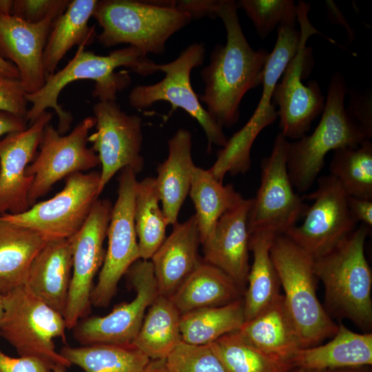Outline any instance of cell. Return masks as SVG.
<instances>
[{
  "label": "cell",
  "mask_w": 372,
  "mask_h": 372,
  "mask_svg": "<svg viewBox=\"0 0 372 372\" xmlns=\"http://www.w3.org/2000/svg\"><path fill=\"white\" fill-rule=\"evenodd\" d=\"M113 205L108 199H97L80 229L68 238L72 258V272L64 314L67 329H73L88 313L94 279L102 267Z\"/></svg>",
  "instance_id": "obj_15"
},
{
  "label": "cell",
  "mask_w": 372,
  "mask_h": 372,
  "mask_svg": "<svg viewBox=\"0 0 372 372\" xmlns=\"http://www.w3.org/2000/svg\"><path fill=\"white\" fill-rule=\"evenodd\" d=\"M309 4L302 1L298 3L297 21L301 32L300 45L272 94L273 105L278 106L277 115L280 118V132L287 139L293 141L306 135L325 105V97L318 82L313 80L304 85L302 81L309 54L307 41L311 35L320 34L309 19Z\"/></svg>",
  "instance_id": "obj_9"
},
{
  "label": "cell",
  "mask_w": 372,
  "mask_h": 372,
  "mask_svg": "<svg viewBox=\"0 0 372 372\" xmlns=\"http://www.w3.org/2000/svg\"><path fill=\"white\" fill-rule=\"evenodd\" d=\"M14 1L0 0V12L4 14H12Z\"/></svg>",
  "instance_id": "obj_49"
},
{
  "label": "cell",
  "mask_w": 372,
  "mask_h": 372,
  "mask_svg": "<svg viewBox=\"0 0 372 372\" xmlns=\"http://www.w3.org/2000/svg\"><path fill=\"white\" fill-rule=\"evenodd\" d=\"M172 226L169 236L150 258L158 293L169 298L202 261L195 215Z\"/></svg>",
  "instance_id": "obj_21"
},
{
  "label": "cell",
  "mask_w": 372,
  "mask_h": 372,
  "mask_svg": "<svg viewBox=\"0 0 372 372\" xmlns=\"http://www.w3.org/2000/svg\"><path fill=\"white\" fill-rule=\"evenodd\" d=\"M239 331L264 353L291 364L293 356L302 349L298 332L280 293L256 316L245 321Z\"/></svg>",
  "instance_id": "obj_24"
},
{
  "label": "cell",
  "mask_w": 372,
  "mask_h": 372,
  "mask_svg": "<svg viewBox=\"0 0 372 372\" xmlns=\"http://www.w3.org/2000/svg\"><path fill=\"white\" fill-rule=\"evenodd\" d=\"M297 14L286 18L278 27L276 44L269 52L262 77V92L258 105L249 118L262 128L271 125L278 117L272 94L287 66L296 54L301 39L296 28Z\"/></svg>",
  "instance_id": "obj_30"
},
{
  "label": "cell",
  "mask_w": 372,
  "mask_h": 372,
  "mask_svg": "<svg viewBox=\"0 0 372 372\" xmlns=\"http://www.w3.org/2000/svg\"><path fill=\"white\" fill-rule=\"evenodd\" d=\"M189 194L196 209L200 245L211 237L220 218L244 200L232 184L224 185L208 169L197 166L193 171Z\"/></svg>",
  "instance_id": "obj_29"
},
{
  "label": "cell",
  "mask_w": 372,
  "mask_h": 372,
  "mask_svg": "<svg viewBox=\"0 0 372 372\" xmlns=\"http://www.w3.org/2000/svg\"><path fill=\"white\" fill-rule=\"evenodd\" d=\"M92 17L102 28L96 38L104 47L127 43L145 55L163 54L167 40L192 21L173 1H98Z\"/></svg>",
  "instance_id": "obj_4"
},
{
  "label": "cell",
  "mask_w": 372,
  "mask_h": 372,
  "mask_svg": "<svg viewBox=\"0 0 372 372\" xmlns=\"http://www.w3.org/2000/svg\"><path fill=\"white\" fill-rule=\"evenodd\" d=\"M52 116V112L45 111L30 127L0 139V215L21 214L30 207L28 194L34 177L25 170Z\"/></svg>",
  "instance_id": "obj_18"
},
{
  "label": "cell",
  "mask_w": 372,
  "mask_h": 372,
  "mask_svg": "<svg viewBox=\"0 0 372 372\" xmlns=\"http://www.w3.org/2000/svg\"><path fill=\"white\" fill-rule=\"evenodd\" d=\"M220 0H179L173 1L174 8L187 13L192 20L203 17L212 19L218 17L217 12Z\"/></svg>",
  "instance_id": "obj_44"
},
{
  "label": "cell",
  "mask_w": 372,
  "mask_h": 372,
  "mask_svg": "<svg viewBox=\"0 0 372 372\" xmlns=\"http://www.w3.org/2000/svg\"><path fill=\"white\" fill-rule=\"evenodd\" d=\"M349 103L346 111L349 116L364 131L368 137H372V97L370 94H362L347 91Z\"/></svg>",
  "instance_id": "obj_42"
},
{
  "label": "cell",
  "mask_w": 372,
  "mask_h": 372,
  "mask_svg": "<svg viewBox=\"0 0 372 372\" xmlns=\"http://www.w3.org/2000/svg\"><path fill=\"white\" fill-rule=\"evenodd\" d=\"M69 3L68 0H14L12 14L28 23H38L49 17H58Z\"/></svg>",
  "instance_id": "obj_40"
},
{
  "label": "cell",
  "mask_w": 372,
  "mask_h": 372,
  "mask_svg": "<svg viewBox=\"0 0 372 372\" xmlns=\"http://www.w3.org/2000/svg\"><path fill=\"white\" fill-rule=\"evenodd\" d=\"M371 364L372 334L353 332L342 323L329 342L302 348L291 360L293 367L313 370L358 368Z\"/></svg>",
  "instance_id": "obj_25"
},
{
  "label": "cell",
  "mask_w": 372,
  "mask_h": 372,
  "mask_svg": "<svg viewBox=\"0 0 372 372\" xmlns=\"http://www.w3.org/2000/svg\"><path fill=\"white\" fill-rule=\"evenodd\" d=\"M276 236L268 232L249 234V248L253 253L254 260L243 298L245 321L256 316L280 294V281L270 254Z\"/></svg>",
  "instance_id": "obj_32"
},
{
  "label": "cell",
  "mask_w": 372,
  "mask_h": 372,
  "mask_svg": "<svg viewBox=\"0 0 372 372\" xmlns=\"http://www.w3.org/2000/svg\"><path fill=\"white\" fill-rule=\"evenodd\" d=\"M99 180L98 172L74 173L52 198L21 214L0 215V219L30 229L45 241L68 239L80 229L98 199Z\"/></svg>",
  "instance_id": "obj_11"
},
{
  "label": "cell",
  "mask_w": 372,
  "mask_h": 372,
  "mask_svg": "<svg viewBox=\"0 0 372 372\" xmlns=\"http://www.w3.org/2000/svg\"><path fill=\"white\" fill-rule=\"evenodd\" d=\"M118 182L117 198L107 231V249L91 295V303L98 307L110 304L122 276L141 259L134 217L136 174L125 167L121 170Z\"/></svg>",
  "instance_id": "obj_12"
},
{
  "label": "cell",
  "mask_w": 372,
  "mask_h": 372,
  "mask_svg": "<svg viewBox=\"0 0 372 372\" xmlns=\"http://www.w3.org/2000/svg\"><path fill=\"white\" fill-rule=\"evenodd\" d=\"M238 9L235 1H220L217 15L226 30V44L214 47L209 65L200 72L205 89L199 100L223 128L231 127L238 121L240 102L249 90L262 84L269 54L264 48L255 50L249 45Z\"/></svg>",
  "instance_id": "obj_1"
},
{
  "label": "cell",
  "mask_w": 372,
  "mask_h": 372,
  "mask_svg": "<svg viewBox=\"0 0 372 372\" xmlns=\"http://www.w3.org/2000/svg\"><path fill=\"white\" fill-rule=\"evenodd\" d=\"M27 121L10 112L0 111V138L3 135L27 129Z\"/></svg>",
  "instance_id": "obj_46"
},
{
  "label": "cell",
  "mask_w": 372,
  "mask_h": 372,
  "mask_svg": "<svg viewBox=\"0 0 372 372\" xmlns=\"http://www.w3.org/2000/svg\"><path fill=\"white\" fill-rule=\"evenodd\" d=\"M59 353L85 372H141L150 359L132 345L94 344L65 346Z\"/></svg>",
  "instance_id": "obj_34"
},
{
  "label": "cell",
  "mask_w": 372,
  "mask_h": 372,
  "mask_svg": "<svg viewBox=\"0 0 372 372\" xmlns=\"http://www.w3.org/2000/svg\"><path fill=\"white\" fill-rule=\"evenodd\" d=\"M208 345L226 372H286L293 368L254 347L239 330L225 334Z\"/></svg>",
  "instance_id": "obj_36"
},
{
  "label": "cell",
  "mask_w": 372,
  "mask_h": 372,
  "mask_svg": "<svg viewBox=\"0 0 372 372\" xmlns=\"http://www.w3.org/2000/svg\"><path fill=\"white\" fill-rule=\"evenodd\" d=\"M53 366L37 358H13L0 349V372H51Z\"/></svg>",
  "instance_id": "obj_43"
},
{
  "label": "cell",
  "mask_w": 372,
  "mask_h": 372,
  "mask_svg": "<svg viewBox=\"0 0 372 372\" xmlns=\"http://www.w3.org/2000/svg\"><path fill=\"white\" fill-rule=\"evenodd\" d=\"M56 18L49 17L32 23L0 12V56L16 66L28 94L38 92L45 84L43 54Z\"/></svg>",
  "instance_id": "obj_19"
},
{
  "label": "cell",
  "mask_w": 372,
  "mask_h": 372,
  "mask_svg": "<svg viewBox=\"0 0 372 372\" xmlns=\"http://www.w3.org/2000/svg\"><path fill=\"white\" fill-rule=\"evenodd\" d=\"M45 240L37 232L0 219V292L25 284L32 262Z\"/></svg>",
  "instance_id": "obj_28"
},
{
  "label": "cell",
  "mask_w": 372,
  "mask_h": 372,
  "mask_svg": "<svg viewBox=\"0 0 372 372\" xmlns=\"http://www.w3.org/2000/svg\"><path fill=\"white\" fill-rule=\"evenodd\" d=\"M94 126V116L83 118L67 135L60 134L50 123L45 126L39 152L25 170L26 175L34 177L28 194L30 207L57 181L100 164L96 153L87 147L89 132Z\"/></svg>",
  "instance_id": "obj_14"
},
{
  "label": "cell",
  "mask_w": 372,
  "mask_h": 372,
  "mask_svg": "<svg viewBox=\"0 0 372 372\" xmlns=\"http://www.w3.org/2000/svg\"><path fill=\"white\" fill-rule=\"evenodd\" d=\"M169 372H226L209 345L180 342L168 355Z\"/></svg>",
  "instance_id": "obj_39"
},
{
  "label": "cell",
  "mask_w": 372,
  "mask_h": 372,
  "mask_svg": "<svg viewBox=\"0 0 372 372\" xmlns=\"http://www.w3.org/2000/svg\"><path fill=\"white\" fill-rule=\"evenodd\" d=\"M348 195L332 175L318 179L315 192L302 198L313 200L308 207L300 225H296L285 235L313 258L331 251L358 227L349 209Z\"/></svg>",
  "instance_id": "obj_13"
},
{
  "label": "cell",
  "mask_w": 372,
  "mask_h": 372,
  "mask_svg": "<svg viewBox=\"0 0 372 372\" xmlns=\"http://www.w3.org/2000/svg\"><path fill=\"white\" fill-rule=\"evenodd\" d=\"M348 206L351 214L358 223L372 227V200L348 196Z\"/></svg>",
  "instance_id": "obj_45"
},
{
  "label": "cell",
  "mask_w": 372,
  "mask_h": 372,
  "mask_svg": "<svg viewBox=\"0 0 372 372\" xmlns=\"http://www.w3.org/2000/svg\"><path fill=\"white\" fill-rule=\"evenodd\" d=\"M180 313L169 297L158 294L132 343L151 360H164L182 342Z\"/></svg>",
  "instance_id": "obj_31"
},
{
  "label": "cell",
  "mask_w": 372,
  "mask_h": 372,
  "mask_svg": "<svg viewBox=\"0 0 372 372\" xmlns=\"http://www.w3.org/2000/svg\"><path fill=\"white\" fill-rule=\"evenodd\" d=\"M155 178L138 181L134 217L140 258L149 260L165 239L169 223L159 206Z\"/></svg>",
  "instance_id": "obj_35"
},
{
  "label": "cell",
  "mask_w": 372,
  "mask_h": 372,
  "mask_svg": "<svg viewBox=\"0 0 372 372\" xmlns=\"http://www.w3.org/2000/svg\"><path fill=\"white\" fill-rule=\"evenodd\" d=\"M355 369V368L330 369L327 370V372H363Z\"/></svg>",
  "instance_id": "obj_51"
},
{
  "label": "cell",
  "mask_w": 372,
  "mask_h": 372,
  "mask_svg": "<svg viewBox=\"0 0 372 372\" xmlns=\"http://www.w3.org/2000/svg\"><path fill=\"white\" fill-rule=\"evenodd\" d=\"M334 176L349 196L372 200V143L334 151L329 165Z\"/></svg>",
  "instance_id": "obj_37"
},
{
  "label": "cell",
  "mask_w": 372,
  "mask_h": 372,
  "mask_svg": "<svg viewBox=\"0 0 372 372\" xmlns=\"http://www.w3.org/2000/svg\"><path fill=\"white\" fill-rule=\"evenodd\" d=\"M347 91L343 76L338 72L333 74L318 125L311 134L289 143L288 174L293 187L300 192L311 187L329 152L356 147L370 140L346 111L344 99Z\"/></svg>",
  "instance_id": "obj_5"
},
{
  "label": "cell",
  "mask_w": 372,
  "mask_h": 372,
  "mask_svg": "<svg viewBox=\"0 0 372 372\" xmlns=\"http://www.w3.org/2000/svg\"><path fill=\"white\" fill-rule=\"evenodd\" d=\"M327 370H313L300 367H293L286 372H327Z\"/></svg>",
  "instance_id": "obj_50"
},
{
  "label": "cell",
  "mask_w": 372,
  "mask_h": 372,
  "mask_svg": "<svg viewBox=\"0 0 372 372\" xmlns=\"http://www.w3.org/2000/svg\"><path fill=\"white\" fill-rule=\"evenodd\" d=\"M370 229L361 223L331 251L313 258L329 309L362 328L372 324V273L364 254Z\"/></svg>",
  "instance_id": "obj_3"
},
{
  "label": "cell",
  "mask_w": 372,
  "mask_h": 372,
  "mask_svg": "<svg viewBox=\"0 0 372 372\" xmlns=\"http://www.w3.org/2000/svg\"><path fill=\"white\" fill-rule=\"evenodd\" d=\"M141 372H169L165 359L150 360L148 364Z\"/></svg>",
  "instance_id": "obj_48"
},
{
  "label": "cell",
  "mask_w": 372,
  "mask_h": 372,
  "mask_svg": "<svg viewBox=\"0 0 372 372\" xmlns=\"http://www.w3.org/2000/svg\"><path fill=\"white\" fill-rule=\"evenodd\" d=\"M205 56V48L203 43L189 45L174 61L155 64L156 71L165 74L161 81L134 87L128 99L130 105L138 110L149 108L158 101L169 103L173 109H183L201 126L210 151L212 145L223 147L227 138L223 127L201 105L191 84V72L194 68L203 64Z\"/></svg>",
  "instance_id": "obj_8"
},
{
  "label": "cell",
  "mask_w": 372,
  "mask_h": 372,
  "mask_svg": "<svg viewBox=\"0 0 372 372\" xmlns=\"http://www.w3.org/2000/svg\"><path fill=\"white\" fill-rule=\"evenodd\" d=\"M270 254L302 348L319 345L333 336L338 325L318 299L313 258L285 234L275 238Z\"/></svg>",
  "instance_id": "obj_6"
},
{
  "label": "cell",
  "mask_w": 372,
  "mask_h": 372,
  "mask_svg": "<svg viewBox=\"0 0 372 372\" xmlns=\"http://www.w3.org/2000/svg\"><path fill=\"white\" fill-rule=\"evenodd\" d=\"M25 92L20 79L0 74V111L12 113L25 119L28 111Z\"/></svg>",
  "instance_id": "obj_41"
},
{
  "label": "cell",
  "mask_w": 372,
  "mask_h": 372,
  "mask_svg": "<svg viewBox=\"0 0 372 372\" xmlns=\"http://www.w3.org/2000/svg\"><path fill=\"white\" fill-rule=\"evenodd\" d=\"M92 110L96 131L89 135L88 141L101 165L100 195L118 171L130 167L137 174L143 169L142 119L123 112L116 101H99Z\"/></svg>",
  "instance_id": "obj_16"
},
{
  "label": "cell",
  "mask_w": 372,
  "mask_h": 372,
  "mask_svg": "<svg viewBox=\"0 0 372 372\" xmlns=\"http://www.w3.org/2000/svg\"><path fill=\"white\" fill-rule=\"evenodd\" d=\"M0 74L19 79V73L16 66L0 56Z\"/></svg>",
  "instance_id": "obj_47"
},
{
  "label": "cell",
  "mask_w": 372,
  "mask_h": 372,
  "mask_svg": "<svg viewBox=\"0 0 372 372\" xmlns=\"http://www.w3.org/2000/svg\"><path fill=\"white\" fill-rule=\"evenodd\" d=\"M289 141L280 132L261 161L260 185L249 212V234H285L297 225L308 206L293 189L287 170Z\"/></svg>",
  "instance_id": "obj_10"
},
{
  "label": "cell",
  "mask_w": 372,
  "mask_h": 372,
  "mask_svg": "<svg viewBox=\"0 0 372 372\" xmlns=\"http://www.w3.org/2000/svg\"><path fill=\"white\" fill-rule=\"evenodd\" d=\"M240 287L218 268L203 260L169 298L180 313L217 307L240 298Z\"/></svg>",
  "instance_id": "obj_27"
},
{
  "label": "cell",
  "mask_w": 372,
  "mask_h": 372,
  "mask_svg": "<svg viewBox=\"0 0 372 372\" xmlns=\"http://www.w3.org/2000/svg\"><path fill=\"white\" fill-rule=\"evenodd\" d=\"M3 299L0 335L19 356L37 358L53 366H71L55 349L56 338L66 340L62 314L36 297L25 285L3 294Z\"/></svg>",
  "instance_id": "obj_7"
},
{
  "label": "cell",
  "mask_w": 372,
  "mask_h": 372,
  "mask_svg": "<svg viewBox=\"0 0 372 372\" xmlns=\"http://www.w3.org/2000/svg\"><path fill=\"white\" fill-rule=\"evenodd\" d=\"M192 136L186 129H178L167 141L168 155L157 168L156 185L162 210L169 225L178 222L181 207L189 192L196 165L192 154Z\"/></svg>",
  "instance_id": "obj_23"
},
{
  "label": "cell",
  "mask_w": 372,
  "mask_h": 372,
  "mask_svg": "<svg viewBox=\"0 0 372 372\" xmlns=\"http://www.w3.org/2000/svg\"><path fill=\"white\" fill-rule=\"evenodd\" d=\"M65 366L63 365L56 364L53 366L51 372H66Z\"/></svg>",
  "instance_id": "obj_53"
},
{
  "label": "cell",
  "mask_w": 372,
  "mask_h": 372,
  "mask_svg": "<svg viewBox=\"0 0 372 372\" xmlns=\"http://www.w3.org/2000/svg\"><path fill=\"white\" fill-rule=\"evenodd\" d=\"M245 322L244 299L205 307L180 315L182 342L207 345L228 333L239 330Z\"/></svg>",
  "instance_id": "obj_33"
},
{
  "label": "cell",
  "mask_w": 372,
  "mask_h": 372,
  "mask_svg": "<svg viewBox=\"0 0 372 372\" xmlns=\"http://www.w3.org/2000/svg\"><path fill=\"white\" fill-rule=\"evenodd\" d=\"M252 198L245 199L218 220L211 237L202 244L203 260L223 271L240 288L250 269L247 227Z\"/></svg>",
  "instance_id": "obj_20"
},
{
  "label": "cell",
  "mask_w": 372,
  "mask_h": 372,
  "mask_svg": "<svg viewBox=\"0 0 372 372\" xmlns=\"http://www.w3.org/2000/svg\"><path fill=\"white\" fill-rule=\"evenodd\" d=\"M97 0H73L52 23L43 54L45 76L54 73L67 52L74 45L85 47L96 37L94 26H89Z\"/></svg>",
  "instance_id": "obj_26"
},
{
  "label": "cell",
  "mask_w": 372,
  "mask_h": 372,
  "mask_svg": "<svg viewBox=\"0 0 372 372\" xmlns=\"http://www.w3.org/2000/svg\"><path fill=\"white\" fill-rule=\"evenodd\" d=\"M72 272L68 239L45 241L30 266L25 286L64 316Z\"/></svg>",
  "instance_id": "obj_22"
},
{
  "label": "cell",
  "mask_w": 372,
  "mask_h": 372,
  "mask_svg": "<svg viewBox=\"0 0 372 372\" xmlns=\"http://www.w3.org/2000/svg\"><path fill=\"white\" fill-rule=\"evenodd\" d=\"M126 273L136 291L134 298L118 305L106 316L79 321L73 335L82 345H131L135 339L147 308L158 293L150 260H138Z\"/></svg>",
  "instance_id": "obj_17"
},
{
  "label": "cell",
  "mask_w": 372,
  "mask_h": 372,
  "mask_svg": "<svg viewBox=\"0 0 372 372\" xmlns=\"http://www.w3.org/2000/svg\"><path fill=\"white\" fill-rule=\"evenodd\" d=\"M236 3L261 39L278 28L286 18L297 14V5L292 0H240Z\"/></svg>",
  "instance_id": "obj_38"
},
{
  "label": "cell",
  "mask_w": 372,
  "mask_h": 372,
  "mask_svg": "<svg viewBox=\"0 0 372 372\" xmlns=\"http://www.w3.org/2000/svg\"><path fill=\"white\" fill-rule=\"evenodd\" d=\"M3 311H4V305H3V294L0 292V328H1L2 318L3 316Z\"/></svg>",
  "instance_id": "obj_52"
},
{
  "label": "cell",
  "mask_w": 372,
  "mask_h": 372,
  "mask_svg": "<svg viewBox=\"0 0 372 372\" xmlns=\"http://www.w3.org/2000/svg\"><path fill=\"white\" fill-rule=\"evenodd\" d=\"M155 64L141 51L130 45L106 56L96 54L80 45L64 68L46 76L44 85L38 92L27 94V100L32 107L25 120L32 124L47 108H52L59 118L56 130L64 135L70 130L73 117L58 103V98L67 85L79 80H92L95 83L94 97L99 101H116L117 93L131 83L127 72H116V68L125 67L138 75L148 76L156 72Z\"/></svg>",
  "instance_id": "obj_2"
}]
</instances>
